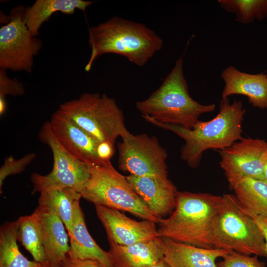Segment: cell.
<instances>
[{"instance_id": "1", "label": "cell", "mask_w": 267, "mask_h": 267, "mask_svg": "<svg viewBox=\"0 0 267 267\" xmlns=\"http://www.w3.org/2000/svg\"><path fill=\"white\" fill-rule=\"evenodd\" d=\"M246 110L242 102L235 99L230 103L228 98L220 102L218 115L209 121H198L191 129L164 124L142 117L151 124L170 131L183 139L185 143L180 151V158L191 168L197 167L204 151L227 148L240 139L242 123Z\"/></svg>"}, {"instance_id": "2", "label": "cell", "mask_w": 267, "mask_h": 267, "mask_svg": "<svg viewBox=\"0 0 267 267\" xmlns=\"http://www.w3.org/2000/svg\"><path fill=\"white\" fill-rule=\"evenodd\" d=\"M91 52L85 70L107 53L123 55L139 66H144L163 44L162 38L145 25L114 16L89 29Z\"/></svg>"}, {"instance_id": "3", "label": "cell", "mask_w": 267, "mask_h": 267, "mask_svg": "<svg viewBox=\"0 0 267 267\" xmlns=\"http://www.w3.org/2000/svg\"><path fill=\"white\" fill-rule=\"evenodd\" d=\"M142 117L161 124L191 129L203 114L214 111V104L203 105L189 95L183 71V57H179L161 85L147 98L136 102Z\"/></svg>"}, {"instance_id": "4", "label": "cell", "mask_w": 267, "mask_h": 267, "mask_svg": "<svg viewBox=\"0 0 267 267\" xmlns=\"http://www.w3.org/2000/svg\"><path fill=\"white\" fill-rule=\"evenodd\" d=\"M222 196L208 193L178 191L176 207L167 218H161L160 237L197 247L214 248L211 240L213 220Z\"/></svg>"}, {"instance_id": "5", "label": "cell", "mask_w": 267, "mask_h": 267, "mask_svg": "<svg viewBox=\"0 0 267 267\" xmlns=\"http://www.w3.org/2000/svg\"><path fill=\"white\" fill-rule=\"evenodd\" d=\"M211 240L214 248L267 257L262 229L235 195L222 196L212 223Z\"/></svg>"}, {"instance_id": "6", "label": "cell", "mask_w": 267, "mask_h": 267, "mask_svg": "<svg viewBox=\"0 0 267 267\" xmlns=\"http://www.w3.org/2000/svg\"><path fill=\"white\" fill-rule=\"evenodd\" d=\"M58 109L100 142L114 144L119 136L125 139L133 135L126 127L122 110L106 94L84 93Z\"/></svg>"}, {"instance_id": "7", "label": "cell", "mask_w": 267, "mask_h": 267, "mask_svg": "<svg viewBox=\"0 0 267 267\" xmlns=\"http://www.w3.org/2000/svg\"><path fill=\"white\" fill-rule=\"evenodd\" d=\"M90 176L81 193L82 197L96 205L124 211L143 220L158 223L155 216L133 189L126 176L119 173L111 162L91 166Z\"/></svg>"}, {"instance_id": "8", "label": "cell", "mask_w": 267, "mask_h": 267, "mask_svg": "<svg viewBox=\"0 0 267 267\" xmlns=\"http://www.w3.org/2000/svg\"><path fill=\"white\" fill-rule=\"evenodd\" d=\"M26 7H14L0 28V69L31 73L34 56L42 48V42L27 27L24 15Z\"/></svg>"}, {"instance_id": "9", "label": "cell", "mask_w": 267, "mask_h": 267, "mask_svg": "<svg viewBox=\"0 0 267 267\" xmlns=\"http://www.w3.org/2000/svg\"><path fill=\"white\" fill-rule=\"evenodd\" d=\"M39 137L50 148L53 166L47 175L35 173L32 175L33 192L50 188L69 187L81 193L90 178L91 166L76 159L64 149L55 136L49 122L42 126Z\"/></svg>"}, {"instance_id": "10", "label": "cell", "mask_w": 267, "mask_h": 267, "mask_svg": "<svg viewBox=\"0 0 267 267\" xmlns=\"http://www.w3.org/2000/svg\"><path fill=\"white\" fill-rule=\"evenodd\" d=\"M118 148L120 170L137 177H168V154L156 137L133 135L118 143Z\"/></svg>"}, {"instance_id": "11", "label": "cell", "mask_w": 267, "mask_h": 267, "mask_svg": "<svg viewBox=\"0 0 267 267\" xmlns=\"http://www.w3.org/2000/svg\"><path fill=\"white\" fill-rule=\"evenodd\" d=\"M267 150L265 139L248 137L219 151L220 167L231 188L246 178L265 180L262 157Z\"/></svg>"}, {"instance_id": "12", "label": "cell", "mask_w": 267, "mask_h": 267, "mask_svg": "<svg viewBox=\"0 0 267 267\" xmlns=\"http://www.w3.org/2000/svg\"><path fill=\"white\" fill-rule=\"evenodd\" d=\"M49 122L59 142L75 158L90 166L106 163L101 161L98 154L101 142L67 118L59 109L52 114Z\"/></svg>"}, {"instance_id": "13", "label": "cell", "mask_w": 267, "mask_h": 267, "mask_svg": "<svg viewBox=\"0 0 267 267\" xmlns=\"http://www.w3.org/2000/svg\"><path fill=\"white\" fill-rule=\"evenodd\" d=\"M95 207L108 240L115 244L128 246L160 237L157 223L154 222L147 220L136 221L119 210L100 205Z\"/></svg>"}, {"instance_id": "14", "label": "cell", "mask_w": 267, "mask_h": 267, "mask_svg": "<svg viewBox=\"0 0 267 267\" xmlns=\"http://www.w3.org/2000/svg\"><path fill=\"white\" fill-rule=\"evenodd\" d=\"M126 178L155 216L163 218L173 212L178 191L168 177L130 175Z\"/></svg>"}, {"instance_id": "15", "label": "cell", "mask_w": 267, "mask_h": 267, "mask_svg": "<svg viewBox=\"0 0 267 267\" xmlns=\"http://www.w3.org/2000/svg\"><path fill=\"white\" fill-rule=\"evenodd\" d=\"M221 78L224 83L222 98L243 95L253 106L267 109V75L247 73L229 66L222 71Z\"/></svg>"}, {"instance_id": "16", "label": "cell", "mask_w": 267, "mask_h": 267, "mask_svg": "<svg viewBox=\"0 0 267 267\" xmlns=\"http://www.w3.org/2000/svg\"><path fill=\"white\" fill-rule=\"evenodd\" d=\"M163 260L170 267H218L216 260L228 251L203 248L162 237Z\"/></svg>"}, {"instance_id": "17", "label": "cell", "mask_w": 267, "mask_h": 267, "mask_svg": "<svg viewBox=\"0 0 267 267\" xmlns=\"http://www.w3.org/2000/svg\"><path fill=\"white\" fill-rule=\"evenodd\" d=\"M70 251L68 255L81 260L95 261L102 267H123L109 252L101 249L89 232L81 207L78 209L72 236L69 237Z\"/></svg>"}, {"instance_id": "18", "label": "cell", "mask_w": 267, "mask_h": 267, "mask_svg": "<svg viewBox=\"0 0 267 267\" xmlns=\"http://www.w3.org/2000/svg\"><path fill=\"white\" fill-rule=\"evenodd\" d=\"M36 209L40 215L46 261L50 266L61 267L70 249L66 227L56 215L39 207Z\"/></svg>"}, {"instance_id": "19", "label": "cell", "mask_w": 267, "mask_h": 267, "mask_svg": "<svg viewBox=\"0 0 267 267\" xmlns=\"http://www.w3.org/2000/svg\"><path fill=\"white\" fill-rule=\"evenodd\" d=\"M40 193L38 207L58 216L63 222L69 236H72L76 212L80 207L81 194L69 187L50 188Z\"/></svg>"}, {"instance_id": "20", "label": "cell", "mask_w": 267, "mask_h": 267, "mask_svg": "<svg viewBox=\"0 0 267 267\" xmlns=\"http://www.w3.org/2000/svg\"><path fill=\"white\" fill-rule=\"evenodd\" d=\"M108 241L109 251L123 267H150L163 259L161 237L128 246Z\"/></svg>"}, {"instance_id": "21", "label": "cell", "mask_w": 267, "mask_h": 267, "mask_svg": "<svg viewBox=\"0 0 267 267\" xmlns=\"http://www.w3.org/2000/svg\"><path fill=\"white\" fill-rule=\"evenodd\" d=\"M92 3L83 0H36L32 6L26 7L24 20L32 34L38 37L42 25L54 13L72 14L77 9L85 11Z\"/></svg>"}, {"instance_id": "22", "label": "cell", "mask_w": 267, "mask_h": 267, "mask_svg": "<svg viewBox=\"0 0 267 267\" xmlns=\"http://www.w3.org/2000/svg\"><path fill=\"white\" fill-rule=\"evenodd\" d=\"M232 189L239 202L252 218L267 220V182L265 180L244 178Z\"/></svg>"}, {"instance_id": "23", "label": "cell", "mask_w": 267, "mask_h": 267, "mask_svg": "<svg viewBox=\"0 0 267 267\" xmlns=\"http://www.w3.org/2000/svg\"><path fill=\"white\" fill-rule=\"evenodd\" d=\"M16 221L6 222L0 227V267H49L48 263L30 261L17 244Z\"/></svg>"}, {"instance_id": "24", "label": "cell", "mask_w": 267, "mask_h": 267, "mask_svg": "<svg viewBox=\"0 0 267 267\" xmlns=\"http://www.w3.org/2000/svg\"><path fill=\"white\" fill-rule=\"evenodd\" d=\"M17 240L31 254L34 261L48 263L43 241L41 220L36 209L31 215L20 217L16 221Z\"/></svg>"}, {"instance_id": "25", "label": "cell", "mask_w": 267, "mask_h": 267, "mask_svg": "<svg viewBox=\"0 0 267 267\" xmlns=\"http://www.w3.org/2000/svg\"><path fill=\"white\" fill-rule=\"evenodd\" d=\"M218 2L225 11L234 13L242 24L267 17V0H219Z\"/></svg>"}, {"instance_id": "26", "label": "cell", "mask_w": 267, "mask_h": 267, "mask_svg": "<svg viewBox=\"0 0 267 267\" xmlns=\"http://www.w3.org/2000/svg\"><path fill=\"white\" fill-rule=\"evenodd\" d=\"M35 153L28 154L22 158L16 160L12 156L6 157L3 164L0 168V190L2 193L1 188L5 179L9 176L19 174L23 172L26 167L36 158Z\"/></svg>"}, {"instance_id": "27", "label": "cell", "mask_w": 267, "mask_h": 267, "mask_svg": "<svg viewBox=\"0 0 267 267\" xmlns=\"http://www.w3.org/2000/svg\"><path fill=\"white\" fill-rule=\"evenodd\" d=\"M218 267H266V264L259 260L258 256L247 255L230 252L217 263Z\"/></svg>"}, {"instance_id": "28", "label": "cell", "mask_w": 267, "mask_h": 267, "mask_svg": "<svg viewBox=\"0 0 267 267\" xmlns=\"http://www.w3.org/2000/svg\"><path fill=\"white\" fill-rule=\"evenodd\" d=\"M5 71L0 69V100L5 99L8 94L15 96L24 94L23 84L15 78H9Z\"/></svg>"}, {"instance_id": "29", "label": "cell", "mask_w": 267, "mask_h": 267, "mask_svg": "<svg viewBox=\"0 0 267 267\" xmlns=\"http://www.w3.org/2000/svg\"><path fill=\"white\" fill-rule=\"evenodd\" d=\"M61 267H102L95 261L90 260H81L73 258L68 255Z\"/></svg>"}, {"instance_id": "30", "label": "cell", "mask_w": 267, "mask_h": 267, "mask_svg": "<svg viewBox=\"0 0 267 267\" xmlns=\"http://www.w3.org/2000/svg\"><path fill=\"white\" fill-rule=\"evenodd\" d=\"M114 152V144L107 142H101L98 149V154L103 162L110 161Z\"/></svg>"}, {"instance_id": "31", "label": "cell", "mask_w": 267, "mask_h": 267, "mask_svg": "<svg viewBox=\"0 0 267 267\" xmlns=\"http://www.w3.org/2000/svg\"><path fill=\"white\" fill-rule=\"evenodd\" d=\"M257 223L262 229L264 234L266 246V252L267 255V220L259 218H253Z\"/></svg>"}, {"instance_id": "32", "label": "cell", "mask_w": 267, "mask_h": 267, "mask_svg": "<svg viewBox=\"0 0 267 267\" xmlns=\"http://www.w3.org/2000/svg\"><path fill=\"white\" fill-rule=\"evenodd\" d=\"M262 160L264 167V176L265 181L267 182V150L265 152L262 157Z\"/></svg>"}, {"instance_id": "33", "label": "cell", "mask_w": 267, "mask_h": 267, "mask_svg": "<svg viewBox=\"0 0 267 267\" xmlns=\"http://www.w3.org/2000/svg\"><path fill=\"white\" fill-rule=\"evenodd\" d=\"M150 267H170L163 259L162 260H161L160 261H159L156 264Z\"/></svg>"}, {"instance_id": "34", "label": "cell", "mask_w": 267, "mask_h": 267, "mask_svg": "<svg viewBox=\"0 0 267 267\" xmlns=\"http://www.w3.org/2000/svg\"><path fill=\"white\" fill-rule=\"evenodd\" d=\"M49 267H53V266H49Z\"/></svg>"}]
</instances>
